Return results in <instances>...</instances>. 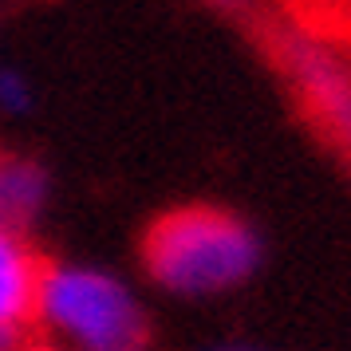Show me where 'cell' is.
Segmentation results:
<instances>
[{
    "instance_id": "obj_1",
    "label": "cell",
    "mask_w": 351,
    "mask_h": 351,
    "mask_svg": "<svg viewBox=\"0 0 351 351\" xmlns=\"http://www.w3.org/2000/svg\"><path fill=\"white\" fill-rule=\"evenodd\" d=\"M143 272L182 300H209L249 285L265 261V241L241 213L225 206H174L143 233Z\"/></svg>"
},
{
    "instance_id": "obj_2",
    "label": "cell",
    "mask_w": 351,
    "mask_h": 351,
    "mask_svg": "<svg viewBox=\"0 0 351 351\" xmlns=\"http://www.w3.org/2000/svg\"><path fill=\"white\" fill-rule=\"evenodd\" d=\"M32 332L64 351H146L150 316L138 292L95 265H44Z\"/></svg>"
},
{
    "instance_id": "obj_3",
    "label": "cell",
    "mask_w": 351,
    "mask_h": 351,
    "mask_svg": "<svg viewBox=\"0 0 351 351\" xmlns=\"http://www.w3.org/2000/svg\"><path fill=\"white\" fill-rule=\"evenodd\" d=\"M280 56H285V71L292 75L296 91L312 103V111L319 114V123L332 119L351 99V71L324 44L308 40V36H288Z\"/></svg>"
},
{
    "instance_id": "obj_4",
    "label": "cell",
    "mask_w": 351,
    "mask_h": 351,
    "mask_svg": "<svg viewBox=\"0 0 351 351\" xmlns=\"http://www.w3.org/2000/svg\"><path fill=\"white\" fill-rule=\"evenodd\" d=\"M44 265L48 261L36 253L28 233L0 221V324L4 328H32Z\"/></svg>"
},
{
    "instance_id": "obj_5",
    "label": "cell",
    "mask_w": 351,
    "mask_h": 351,
    "mask_svg": "<svg viewBox=\"0 0 351 351\" xmlns=\"http://www.w3.org/2000/svg\"><path fill=\"white\" fill-rule=\"evenodd\" d=\"M51 197V182L48 170L28 154H12L0 150V221L32 233V225L44 217Z\"/></svg>"
},
{
    "instance_id": "obj_6",
    "label": "cell",
    "mask_w": 351,
    "mask_h": 351,
    "mask_svg": "<svg viewBox=\"0 0 351 351\" xmlns=\"http://www.w3.org/2000/svg\"><path fill=\"white\" fill-rule=\"evenodd\" d=\"M0 111L4 114L32 111V83L24 80L20 71H12V67L0 71Z\"/></svg>"
},
{
    "instance_id": "obj_7",
    "label": "cell",
    "mask_w": 351,
    "mask_h": 351,
    "mask_svg": "<svg viewBox=\"0 0 351 351\" xmlns=\"http://www.w3.org/2000/svg\"><path fill=\"white\" fill-rule=\"evenodd\" d=\"M324 127L335 130V134L343 138V146L351 150V99H348V103H343V107H339V111L332 114V119H324Z\"/></svg>"
},
{
    "instance_id": "obj_8",
    "label": "cell",
    "mask_w": 351,
    "mask_h": 351,
    "mask_svg": "<svg viewBox=\"0 0 351 351\" xmlns=\"http://www.w3.org/2000/svg\"><path fill=\"white\" fill-rule=\"evenodd\" d=\"M32 335H36L32 328H4L0 324V351H20Z\"/></svg>"
},
{
    "instance_id": "obj_9",
    "label": "cell",
    "mask_w": 351,
    "mask_h": 351,
    "mask_svg": "<svg viewBox=\"0 0 351 351\" xmlns=\"http://www.w3.org/2000/svg\"><path fill=\"white\" fill-rule=\"evenodd\" d=\"M20 351H64V348H56V343H48V339H40V335H32V339H28V343H24Z\"/></svg>"
},
{
    "instance_id": "obj_10",
    "label": "cell",
    "mask_w": 351,
    "mask_h": 351,
    "mask_svg": "<svg viewBox=\"0 0 351 351\" xmlns=\"http://www.w3.org/2000/svg\"><path fill=\"white\" fill-rule=\"evenodd\" d=\"M206 4H213V8H225V12H229V8H241V0H206Z\"/></svg>"
},
{
    "instance_id": "obj_11",
    "label": "cell",
    "mask_w": 351,
    "mask_h": 351,
    "mask_svg": "<svg viewBox=\"0 0 351 351\" xmlns=\"http://www.w3.org/2000/svg\"><path fill=\"white\" fill-rule=\"evenodd\" d=\"M213 351H249V348H213Z\"/></svg>"
}]
</instances>
